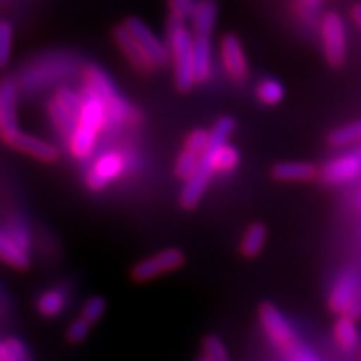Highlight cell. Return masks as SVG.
Wrapping results in <instances>:
<instances>
[{
  "label": "cell",
  "instance_id": "6da1fadb",
  "mask_svg": "<svg viewBox=\"0 0 361 361\" xmlns=\"http://www.w3.org/2000/svg\"><path fill=\"white\" fill-rule=\"evenodd\" d=\"M234 129H236V121L231 116L221 117L218 123L214 124V128L211 129V142L206 151L202 152L200 168H197L196 174L191 179L186 180V186L180 191L179 204L184 209H194L201 202L207 186H209L211 178L216 173V152L223 144L228 142Z\"/></svg>",
  "mask_w": 361,
  "mask_h": 361
},
{
  "label": "cell",
  "instance_id": "7a4b0ae2",
  "mask_svg": "<svg viewBox=\"0 0 361 361\" xmlns=\"http://www.w3.org/2000/svg\"><path fill=\"white\" fill-rule=\"evenodd\" d=\"M169 52L174 64L176 87L180 92H189L196 82L194 75V34L188 30L186 22L169 17Z\"/></svg>",
  "mask_w": 361,
  "mask_h": 361
},
{
  "label": "cell",
  "instance_id": "3957f363",
  "mask_svg": "<svg viewBox=\"0 0 361 361\" xmlns=\"http://www.w3.org/2000/svg\"><path fill=\"white\" fill-rule=\"evenodd\" d=\"M259 322L264 333L284 355L290 353L300 343L296 331L288 322V318L273 303H263L259 306Z\"/></svg>",
  "mask_w": 361,
  "mask_h": 361
},
{
  "label": "cell",
  "instance_id": "277c9868",
  "mask_svg": "<svg viewBox=\"0 0 361 361\" xmlns=\"http://www.w3.org/2000/svg\"><path fill=\"white\" fill-rule=\"evenodd\" d=\"M184 261H186V256L183 251L178 247H168V250L156 252L151 258L142 259L141 263L135 264L130 271V278L137 283H147L161 276V274L179 269L184 264Z\"/></svg>",
  "mask_w": 361,
  "mask_h": 361
},
{
  "label": "cell",
  "instance_id": "5b68a950",
  "mask_svg": "<svg viewBox=\"0 0 361 361\" xmlns=\"http://www.w3.org/2000/svg\"><path fill=\"white\" fill-rule=\"evenodd\" d=\"M324 57L329 66L340 67L346 59V29L340 13L328 12L322 20Z\"/></svg>",
  "mask_w": 361,
  "mask_h": 361
},
{
  "label": "cell",
  "instance_id": "8992f818",
  "mask_svg": "<svg viewBox=\"0 0 361 361\" xmlns=\"http://www.w3.org/2000/svg\"><path fill=\"white\" fill-rule=\"evenodd\" d=\"M0 134L11 147L20 135L17 124V85L12 79H4L0 85Z\"/></svg>",
  "mask_w": 361,
  "mask_h": 361
},
{
  "label": "cell",
  "instance_id": "52a82bcc",
  "mask_svg": "<svg viewBox=\"0 0 361 361\" xmlns=\"http://www.w3.org/2000/svg\"><path fill=\"white\" fill-rule=\"evenodd\" d=\"M219 54L221 62H223V67L226 74L229 75V79L238 84L245 82L247 75H250V66H247V59L245 49H243L241 40H239L236 35L226 34L224 37L221 39Z\"/></svg>",
  "mask_w": 361,
  "mask_h": 361
},
{
  "label": "cell",
  "instance_id": "ba28073f",
  "mask_svg": "<svg viewBox=\"0 0 361 361\" xmlns=\"http://www.w3.org/2000/svg\"><path fill=\"white\" fill-rule=\"evenodd\" d=\"M124 169V157L119 152H106L96 161L85 176V184L90 191L99 192L117 179Z\"/></svg>",
  "mask_w": 361,
  "mask_h": 361
},
{
  "label": "cell",
  "instance_id": "9c48e42d",
  "mask_svg": "<svg viewBox=\"0 0 361 361\" xmlns=\"http://www.w3.org/2000/svg\"><path fill=\"white\" fill-rule=\"evenodd\" d=\"M124 25L128 27V30L134 35L135 40L142 45L144 51L147 52V56L152 59V62H154L157 67H162L169 61V49L161 42L159 37H157L142 20L135 19V17H129Z\"/></svg>",
  "mask_w": 361,
  "mask_h": 361
},
{
  "label": "cell",
  "instance_id": "30bf717a",
  "mask_svg": "<svg viewBox=\"0 0 361 361\" xmlns=\"http://www.w3.org/2000/svg\"><path fill=\"white\" fill-rule=\"evenodd\" d=\"M114 40L117 47L123 51L126 59L133 64V67L141 74H151L152 71L157 69V66L152 62V59L147 56V52L144 51L142 45L135 40L133 34L129 32L128 27L119 25L114 30Z\"/></svg>",
  "mask_w": 361,
  "mask_h": 361
},
{
  "label": "cell",
  "instance_id": "8fae6325",
  "mask_svg": "<svg viewBox=\"0 0 361 361\" xmlns=\"http://www.w3.org/2000/svg\"><path fill=\"white\" fill-rule=\"evenodd\" d=\"M361 174V149L360 151L348 152V154H343L336 159L329 161L326 166L322 169V179L326 184H343L353 180Z\"/></svg>",
  "mask_w": 361,
  "mask_h": 361
},
{
  "label": "cell",
  "instance_id": "7c38bea8",
  "mask_svg": "<svg viewBox=\"0 0 361 361\" xmlns=\"http://www.w3.org/2000/svg\"><path fill=\"white\" fill-rule=\"evenodd\" d=\"M361 290V276L356 271H345L335 281L328 298V306L333 313L345 314L356 293Z\"/></svg>",
  "mask_w": 361,
  "mask_h": 361
},
{
  "label": "cell",
  "instance_id": "4fadbf2b",
  "mask_svg": "<svg viewBox=\"0 0 361 361\" xmlns=\"http://www.w3.org/2000/svg\"><path fill=\"white\" fill-rule=\"evenodd\" d=\"M12 149L24 152V154L34 157L40 162H56L59 157L57 147H54L51 142L44 141V139L34 137L30 134L20 133L19 137L16 139V142L12 144Z\"/></svg>",
  "mask_w": 361,
  "mask_h": 361
},
{
  "label": "cell",
  "instance_id": "5bb4252c",
  "mask_svg": "<svg viewBox=\"0 0 361 361\" xmlns=\"http://www.w3.org/2000/svg\"><path fill=\"white\" fill-rule=\"evenodd\" d=\"M271 176L283 183H305L316 179L319 173L310 162H278L271 169Z\"/></svg>",
  "mask_w": 361,
  "mask_h": 361
},
{
  "label": "cell",
  "instance_id": "9a60e30c",
  "mask_svg": "<svg viewBox=\"0 0 361 361\" xmlns=\"http://www.w3.org/2000/svg\"><path fill=\"white\" fill-rule=\"evenodd\" d=\"M47 112H49V117H51L54 128L57 129V133L61 134L67 142H69L71 135L74 134L75 128L79 126L80 116L62 106L56 97H52L51 101L47 102Z\"/></svg>",
  "mask_w": 361,
  "mask_h": 361
},
{
  "label": "cell",
  "instance_id": "2e32d148",
  "mask_svg": "<svg viewBox=\"0 0 361 361\" xmlns=\"http://www.w3.org/2000/svg\"><path fill=\"white\" fill-rule=\"evenodd\" d=\"M218 6L216 0H200L191 17L194 37H211L214 30Z\"/></svg>",
  "mask_w": 361,
  "mask_h": 361
},
{
  "label": "cell",
  "instance_id": "e0dca14e",
  "mask_svg": "<svg viewBox=\"0 0 361 361\" xmlns=\"http://www.w3.org/2000/svg\"><path fill=\"white\" fill-rule=\"evenodd\" d=\"M0 256H2L4 263H7L13 269L24 271L30 266L29 247L22 246L6 231L0 233Z\"/></svg>",
  "mask_w": 361,
  "mask_h": 361
},
{
  "label": "cell",
  "instance_id": "ac0fdd59",
  "mask_svg": "<svg viewBox=\"0 0 361 361\" xmlns=\"http://www.w3.org/2000/svg\"><path fill=\"white\" fill-rule=\"evenodd\" d=\"M213 72V47L209 37H194V75L196 82L202 84Z\"/></svg>",
  "mask_w": 361,
  "mask_h": 361
},
{
  "label": "cell",
  "instance_id": "d6986e66",
  "mask_svg": "<svg viewBox=\"0 0 361 361\" xmlns=\"http://www.w3.org/2000/svg\"><path fill=\"white\" fill-rule=\"evenodd\" d=\"M84 75H85L84 89L97 94L99 97L104 99V102H109L111 99L119 96L114 87V84H112V80L109 79V75H107L104 71L99 69V67H94V66L89 67Z\"/></svg>",
  "mask_w": 361,
  "mask_h": 361
},
{
  "label": "cell",
  "instance_id": "ffe728a7",
  "mask_svg": "<svg viewBox=\"0 0 361 361\" xmlns=\"http://www.w3.org/2000/svg\"><path fill=\"white\" fill-rule=\"evenodd\" d=\"M97 134L96 130L85 128V126H78L74 130V134L71 135L69 139V149L72 152V156L75 157V159H87L92 154L94 151V146H96V139H97Z\"/></svg>",
  "mask_w": 361,
  "mask_h": 361
},
{
  "label": "cell",
  "instance_id": "44dd1931",
  "mask_svg": "<svg viewBox=\"0 0 361 361\" xmlns=\"http://www.w3.org/2000/svg\"><path fill=\"white\" fill-rule=\"evenodd\" d=\"M266 238H268V228L263 223H252L241 239L239 251L245 258H256L264 247Z\"/></svg>",
  "mask_w": 361,
  "mask_h": 361
},
{
  "label": "cell",
  "instance_id": "7402d4cb",
  "mask_svg": "<svg viewBox=\"0 0 361 361\" xmlns=\"http://www.w3.org/2000/svg\"><path fill=\"white\" fill-rule=\"evenodd\" d=\"M333 333H335L338 346L343 351H353L355 348H358L360 331L356 328V319L341 314L335 324V328H333Z\"/></svg>",
  "mask_w": 361,
  "mask_h": 361
},
{
  "label": "cell",
  "instance_id": "603a6c76",
  "mask_svg": "<svg viewBox=\"0 0 361 361\" xmlns=\"http://www.w3.org/2000/svg\"><path fill=\"white\" fill-rule=\"evenodd\" d=\"M67 298L61 290H49L42 293L37 300V311L45 318H54L64 311Z\"/></svg>",
  "mask_w": 361,
  "mask_h": 361
},
{
  "label": "cell",
  "instance_id": "cb8c5ba5",
  "mask_svg": "<svg viewBox=\"0 0 361 361\" xmlns=\"http://www.w3.org/2000/svg\"><path fill=\"white\" fill-rule=\"evenodd\" d=\"M361 141V121L341 126L328 134V144L331 147H345Z\"/></svg>",
  "mask_w": 361,
  "mask_h": 361
},
{
  "label": "cell",
  "instance_id": "d4e9b609",
  "mask_svg": "<svg viewBox=\"0 0 361 361\" xmlns=\"http://www.w3.org/2000/svg\"><path fill=\"white\" fill-rule=\"evenodd\" d=\"M256 97L264 106H276L284 99V87L278 79L266 78L256 87Z\"/></svg>",
  "mask_w": 361,
  "mask_h": 361
},
{
  "label": "cell",
  "instance_id": "484cf974",
  "mask_svg": "<svg viewBox=\"0 0 361 361\" xmlns=\"http://www.w3.org/2000/svg\"><path fill=\"white\" fill-rule=\"evenodd\" d=\"M200 162L201 154H196V152L189 151V149H184V151L178 156V161H176L174 173L183 180L191 179L192 176L196 174L197 168H200Z\"/></svg>",
  "mask_w": 361,
  "mask_h": 361
},
{
  "label": "cell",
  "instance_id": "4316f807",
  "mask_svg": "<svg viewBox=\"0 0 361 361\" xmlns=\"http://www.w3.org/2000/svg\"><path fill=\"white\" fill-rule=\"evenodd\" d=\"M239 159V151L231 144H223L216 152V173L226 174V173H233L234 169L238 168Z\"/></svg>",
  "mask_w": 361,
  "mask_h": 361
},
{
  "label": "cell",
  "instance_id": "83f0119b",
  "mask_svg": "<svg viewBox=\"0 0 361 361\" xmlns=\"http://www.w3.org/2000/svg\"><path fill=\"white\" fill-rule=\"evenodd\" d=\"M0 361H30L24 341L19 338H6L0 345Z\"/></svg>",
  "mask_w": 361,
  "mask_h": 361
},
{
  "label": "cell",
  "instance_id": "f1b7e54d",
  "mask_svg": "<svg viewBox=\"0 0 361 361\" xmlns=\"http://www.w3.org/2000/svg\"><path fill=\"white\" fill-rule=\"evenodd\" d=\"M202 355L207 361H231L226 345L216 335H207L202 340Z\"/></svg>",
  "mask_w": 361,
  "mask_h": 361
},
{
  "label": "cell",
  "instance_id": "f546056e",
  "mask_svg": "<svg viewBox=\"0 0 361 361\" xmlns=\"http://www.w3.org/2000/svg\"><path fill=\"white\" fill-rule=\"evenodd\" d=\"M209 142H211V130L194 129L188 134L186 141H184V149H189V151L202 156V152L206 151L207 146H209Z\"/></svg>",
  "mask_w": 361,
  "mask_h": 361
},
{
  "label": "cell",
  "instance_id": "4dcf8cb0",
  "mask_svg": "<svg viewBox=\"0 0 361 361\" xmlns=\"http://www.w3.org/2000/svg\"><path fill=\"white\" fill-rule=\"evenodd\" d=\"M106 300L101 296H92L85 301L82 306V318L87 319L90 324L97 323L102 318V314L106 313Z\"/></svg>",
  "mask_w": 361,
  "mask_h": 361
},
{
  "label": "cell",
  "instance_id": "1f68e13d",
  "mask_svg": "<svg viewBox=\"0 0 361 361\" xmlns=\"http://www.w3.org/2000/svg\"><path fill=\"white\" fill-rule=\"evenodd\" d=\"M197 2L200 0H168L171 17L186 22L192 17V13L197 7Z\"/></svg>",
  "mask_w": 361,
  "mask_h": 361
},
{
  "label": "cell",
  "instance_id": "d6a6232c",
  "mask_svg": "<svg viewBox=\"0 0 361 361\" xmlns=\"http://www.w3.org/2000/svg\"><path fill=\"white\" fill-rule=\"evenodd\" d=\"M13 40L12 25L7 20L0 24V64L7 66L8 59H11V49Z\"/></svg>",
  "mask_w": 361,
  "mask_h": 361
},
{
  "label": "cell",
  "instance_id": "836d02e7",
  "mask_svg": "<svg viewBox=\"0 0 361 361\" xmlns=\"http://www.w3.org/2000/svg\"><path fill=\"white\" fill-rule=\"evenodd\" d=\"M89 329H90V323L80 316V318L74 319V322L69 324V328H67L66 331V338L71 343H75V345H78V343L84 341L85 338H87Z\"/></svg>",
  "mask_w": 361,
  "mask_h": 361
},
{
  "label": "cell",
  "instance_id": "e575fe53",
  "mask_svg": "<svg viewBox=\"0 0 361 361\" xmlns=\"http://www.w3.org/2000/svg\"><path fill=\"white\" fill-rule=\"evenodd\" d=\"M288 360L290 361H319L316 358V355L311 351L308 346H305L303 343H298V345L293 348L290 353H286Z\"/></svg>",
  "mask_w": 361,
  "mask_h": 361
},
{
  "label": "cell",
  "instance_id": "d590c367",
  "mask_svg": "<svg viewBox=\"0 0 361 361\" xmlns=\"http://www.w3.org/2000/svg\"><path fill=\"white\" fill-rule=\"evenodd\" d=\"M353 19H355L356 24L361 27V4H358V6L353 7Z\"/></svg>",
  "mask_w": 361,
  "mask_h": 361
},
{
  "label": "cell",
  "instance_id": "8d00e7d4",
  "mask_svg": "<svg viewBox=\"0 0 361 361\" xmlns=\"http://www.w3.org/2000/svg\"><path fill=\"white\" fill-rule=\"evenodd\" d=\"M197 361H207L206 358H201V360H197Z\"/></svg>",
  "mask_w": 361,
  "mask_h": 361
}]
</instances>
